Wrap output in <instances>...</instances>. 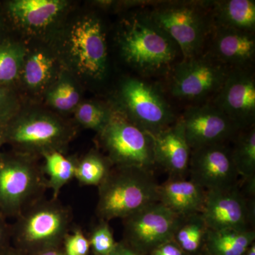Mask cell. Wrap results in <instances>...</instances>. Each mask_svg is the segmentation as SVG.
Wrapping results in <instances>:
<instances>
[{"label": "cell", "instance_id": "14", "mask_svg": "<svg viewBox=\"0 0 255 255\" xmlns=\"http://www.w3.org/2000/svg\"><path fill=\"white\" fill-rule=\"evenodd\" d=\"M214 105L238 128L253 127L255 118V81L245 68H233L215 98Z\"/></svg>", "mask_w": 255, "mask_h": 255}, {"label": "cell", "instance_id": "17", "mask_svg": "<svg viewBox=\"0 0 255 255\" xmlns=\"http://www.w3.org/2000/svg\"><path fill=\"white\" fill-rule=\"evenodd\" d=\"M211 57L225 66L245 68L254 60L255 38L253 32L214 26Z\"/></svg>", "mask_w": 255, "mask_h": 255}, {"label": "cell", "instance_id": "5", "mask_svg": "<svg viewBox=\"0 0 255 255\" xmlns=\"http://www.w3.org/2000/svg\"><path fill=\"white\" fill-rule=\"evenodd\" d=\"M119 95L122 115L150 135L165 130L177 120L163 96L145 81L127 79L121 85Z\"/></svg>", "mask_w": 255, "mask_h": 255}, {"label": "cell", "instance_id": "21", "mask_svg": "<svg viewBox=\"0 0 255 255\" xmlns=\"http://www.w3.org/2000/svg\"><path fill=\"white\" fill-rule=\"evenodd\" d=\"M254 230H209L206 252L211 255H245L255 243Z\"/></svg>", "mask_w": 255, "mask_h": 255}, {"label": "cell", "instance_id": "23", "mask_svg": "<svg viewBox=\"0 0 255 255\" xmlns=\"http://www.w3.org/2000/svg\"><path fill=\"white\" fill-rule=\"evenodd\" d=\"M209 229L201 214L181 217L173 240L187 254H194L205 245Z\"/></svg>", "mask_w": 255, "mask_h": 255}, {"label": "cell", "instance_id": "35", "mask_svg": "<svg viewBox=\"0 0 255 255\" xmlns=\"http://www.w3.org/2000/svg\"><path fill=\"white\" fill-rule=\"evenodd\" d=\"M111 255H142L135 250L122 243H117L115 249Z\"/></svg>", "mask_w": 255, "mask_h": 255}, {"label": "cell", "instance_id": "27", "mask_svg": "<svg viewBox=\"0 0 255 255\" xmlns=\"http://www.w3.org/2000/svg\"><path fill=\"white\" fill-rule=\"evenodd\" d=\"M24 56L18 45L0 43V86L9 87L20 77Z\"/></svg>", "mask_w": 255, "mask_h": 255}, {"label": "cell", "instance_id": "20", "mask_svg": "<svg viewBox=\"0 0 255 255\" xmlns=\"http://www.w3.org/2000/svg\"><path fill=\"white\" fill-rule=\"evenodd\" d=\"M214 26L253 32L255 27V1L226 0L212 1Z\"/></svg>", "mask_w": 255, "mask_h": 255}, {"label": "cell", "instance_id": "24", "mask_svg": "<svg viewBox=\"0 0 255 255\" xmlns=\"http://www.w3.org/2000/svg\"><path fill=\"white\" fill-rule=\"evenodd\" d=\"M45 160L44 172L48 175L47 187L56 199L62 188L75 176L76 162L67 158L60 151H50L42 155Z\"/></svg>", "mask_w": 255, "mask_h": 255}, {"label": "cell", "instance_id": "29", "mask_svg": "<svg viewBox=\"0 0 255 255\" xmlns=\"http://www.w3.org/2000/svg\"><path fill=\"white\" fill-rule=\"evenodd\" d=\"M47 100L53 108L67 112L78 105L80 95L73 82L63 80L50 90Z\"/></svg>", "mask_w": 255, "mask_h": 255}, {"label": "cell", "instance_id": "16", "mask_svg": "<svg viewBox=\"0 0 255 255\" xmlns=\"http://www.w3.org/2000/svg\"><path fill=\"white\" fill-rule=\"evenodd\" d=\"M151 137L155 164L168 172L170 177L184 178L189 171L191 149L179 119L165 130Z\"/></svg>", "mask_w": 255, "mask_h": 255}, {"label": "cell", "instance_id": "10", "mask_svg": "<svg viewBox=\"0 0 255 255\" xmlns=\"http://www.w3.org/2000/svg\"><path fill=\"white\" fill-rule=\"evenodd\" d=\"M230 70L212 57L183 60L174 67L170 92L183 100L200 101L221 90Z\"/></svg>", "mask_w": 255, "mask_h": 255}, {"label": "cell", "instance_id": "39", "mask_svg": "<svg viewBox=\"0 0 255 255\" xmlns=\"http://www.w3.org/2000/svg\"><path fill=\"white\" fill-rule=\"evenodd\" d=\"M3 255H22L20 254V253H16V252H6V253H4Z\"/></svg>", "mask_w": 255, "mask_h": 255}, {"label": "cell", "instance_id": "33", "mask_svg": "<svg viewBox=\"0 0 255 255\" xmlns=\"http://www.w3.org/2000/svg\"><path fill=\"white\" fill-rule=\"evenodd\" d=\"M150 255H187L174 240L166 242L150 252Z\"/></svg>", "mask_w": 255, "mask_h": 255}, {"label": "cell", "instance_id": "31", "mask_svg": "<svg viewBox=\"0 0 255 255\" xmlns=\"http://www.w3.org/2000/svg\"><path fill=\"white\" fill-rule=\"evenodd\" d=\"M65 255H88L90 249V241L80 229L67 235L65 239Z\"/></svg>", "mask_w": 255, "mask_h": 255}, {"label": "cell", "instance_id": "12", "mask_svg": "<svg viewBox=\"0 0 255 255\" xmlns=\"http://www.w3.org/2000/svg\"><path fill=\"white\" fill-rule=\"evenodd\" d=\"M201 214L209 230L252 229L250 224L253 219L254 221L255 206L237 185L206 191L205 204Z\"/></svg>", "mask_w": 255, "mask_h": 255}, {"label": "cell", "instance_id": "34", "mask_svg": "<svg viewBox=\"0 0 255 255\" xmlns=\"http://www.w3.org/2000/svg\"><path fill=\"white\" fill-rule=\"evenodd\" d=\"M11 235V227L5 222V218H0V255L4 254L3 250Z\"/></svg>", "mask_w": 255, "mask_h": 255}, {"label": "cell", "instance_id": "1", "mask_svg": "<svg viewBox=\"0 0 255 255\" xmlns=\"http://www.w3.org/2000/svg\"><path fill=\"white\" fill-rule=\"evenodd\" d=\"M124 59L143 75H162L173 69L180 50L151 18L148 11L134 14L124 23L119 36Z\"/></svg>", "mask_w": 255, "mask_h": 255}, {"label": "cell", "instance_id": "30", "mask_svg": "<svg viewBox=\"0 0 255 255\" xmlns=\"http://www.w3.org/2000/svg\"><path fill=\"white\" fill-rule=\"evenodd\" d=\"M90 248L96 255H111L117 243L114 239L113 233L107 221H101L89 238Z\"/></svg>", "mask_w": 255, "mask_h": 255}, {"label": "cell", "instance_id": "13", "mask_svg": "<svg viewBox=\"0 0 255 255\" xmlns=\"http://www.w3.org/2000/svg\"><path fill=\"white\" fill-rule=\"evenodd\" d=\"M189 171L191 180L206 191L238 185L239 175L233 162L231 149L223 143L191 150Z\"/></svg>", "mask_w": 255, "mask_h": 255}, {"label": "cell", "instance_id": "22", "mask_svg": "<svg viewBox=\"0 0 255 255\" xmlns=\"http://www.w3.org/2000/svg\"><path fill=\"white\" fill-rule=\"evenodd\" d=\"M56 62L53 55L44 50H36L25 54L21 75L25 85L30 90H43L53 79Z\"/></svg>", "mask_w": 255, "mask_h": 255}, {"label": "cell", "instance_id": "36", "mask_svg": "<svg viewBox=\"0 0 255 255\" xmlns=\"http://www.w3.org/2000/svg\"><path fill=\"white\" fill-rule=\"evenodd\" d=\"M36 255H65V253L56 249L55 248H50L45 251L39 252Z\"/></svg>", "mask_w": 255, "mask_h": 255}, {"label": "cell", "instance_id": "3", "mask_svg": "<svg viewBox=\"0 0 255 255\" xmlns=\"http://www.w3.org/2000/svg\"><path fill=\"white\" fill-rule=\"evenodd\" d=\"M205 1H166L148 11L151 18L176 43L183 60L199 56L214 26Z\"/></svg>", "mask_w": 255, "mask_h": 255}, {"label": "cell", "instance_id": "26", "mask_svg": "<svg viewBox=\"0 0 255 255\" xmlns=\"http://www.w3.org/2000/svg\"><path fill=\"white\" fill-rule=\"evenodd\" d=\"M112 165L109 159L92 152L76 162L74 177L84 185L99 186L110 173Z\"/></svg>", "mask_w": 255, "mask_h": 255}, {"label": "cell", "instance_id": "2", "mask_svg": "<svg viewBox=\"0 0 255 255\" xmlns=\"http://www.w3.org/2000/svg\"><path fill=\"white\" fill-rule=\"evenodd\" d=\"M159 185L150 169L115 166L98 186L97 216L107 222L127 219L158 202Z\"/></svg>", "mask_w": 255, "mask_h": 255}, {"label": "cell", "instance_id": "18", "mask_svg": "<svg viewBox=\"0 0 255 255\" xmlns=\"http://www.w3.org/2000/svg\"><path fill=\"white\" fill-rule=\"evenodd\" d=\"M206 191L192 180L170 177L159 185L158 202L177 216L201 214Z\"/></svg>", "mask_w": 255, "mask_h": 255}, {"label": "cell", "instance_id": "19", "mask_svg": "<svg viewBox=\"0 0 255 255\" xmlns=\"http://www.w3.org/2000/svg\"><path fill=\"white\" fill-rule=\"evenodd\" d=\"M60 0H14L7 3L10 16L23 27L41 29L49 26L65 9Z\"/></svg>", "mask_w": 255, "mask_h": 255}, {"label": "cell", "instance_id": "9", "mask_svg": "<svg viewBox=\"0 0 255 255\" xmlns=\"http://www.w3.org/2000/svg\"><path fill=\"white\" fill-rule=\"evenodd\" d=\"M66 51L78 73L102 80L107 73V46L100 20L87 16L73 23L67 36Z\"/></svg>", "mask_w": 255, "mask_h": 255}, {"label": "cell", "instance_id": "38", "mask_svg": "<svg viewBox=\"0 0 255 255\" xmlns=\"http://www.w3.org/2000/svg\"><path fill=\"white\" fill-rule=\"evenodd\" d=\"M4 143V135H3L2 128H0V148Z\"/></svg>", "mask_w": 255, "mask_h": 255}, {"label": "cell", "instance_id": "32", "mask_svg": "<svg viewBox=\"0 0 255 255\" xmlns=\"http://www.w3.org/2000/svg\"><path fill=\"white\" fill-rule=\"evenodd\" d=\"M16 101L8 87L0 86V128L14 117Z\"/></svg>", "mask_w": 255, "mask_h": 255}, {"label": "cell", "instance_id": "8", "mask_svg": "<svg viewBox=\"0 0 255 255\" xmlns=\"http://www.w3.org/2000/svg\"><path fill=\"white\" fill-rule=\"evenodd\" d=\"M18 216L11 234L21 244L41 247L42 251L65 239L71 222L70 211L54 201L36 203Z\"/></svg>", "mask_w": 255, "mask_h": 255}, {"label": "cell", "instance_id": "40", "mask_svg": "<svg viewBox=\"0 0 255 255\" xmlns=\"http://www.w3.org/2000/svg\"><path fill=\"white\" fill-rule=\"evenodd\" d=\"M0 218H5V216L2 214V213L1 212V211H0Z\"/></svg>", "mask_w": 255, "mask_h": 255}, {"label": "cell", "instance_id": "4", "mask_svg": "<svg viewBox=\"0 0 255 255\" xmlns=\"http://www.w3.org/2000/svg\"><path fill=\"white\" fill-rule=\"evenodd\" d=\"M30 156L0 152V211L19 216L43 188L47 179Z\"/></svg>", "mask_w": 255, "mask_h": 255}, {"label": "cell", "instance_id": "15", "mask_svg": "<svg viewBox=\"0 0 255 255\" xmlns=\"http://www.w3.org/2000/svg\"><path fill=\"white\" fill-rule=\"evenodd\" d=\"M179 119L191 150L223 143L240 130L226 114L209 104L188 109Z\"/></svg>", "mask_w": 255, "mask_h": 255}, {"label": "cell", "instance_id": "6", "mask_svg": "<svg viewBox=\"0 0 255 255\" xmlns=\"http://www.w3.org/2000/svg\"><path fill=\"white\" fill-rule=\"evenodd\" d=\"M2 132L4 143L9 142L20 154L28 156L59 151L73 134L59 119L41 114L12 118L2 128Z\"/></svg>", "mask_w": 255, "mask_h": 255}, {"label": "cell", "instance_id": "7", "mask_svg": "<svg viewBox=\"0 0 255 255\" xmlns=\"http://www.w3.org/2000/svg\"><path fill=\"white\" fill-rule=\"evenodd\" d=\"M100 133L112 164L152 170L156 164L152 137L122 114H113Z\"/></svg>", "mask_w": 255, "mask_h": 255}, {"label": "cell", "instance_id": "37", "mask_svg": "<svg viewBox=\"0 0 255 255\" xmlns=\"http://www.w3.org/2000/svg\"><path fill=\"white\" fill-rule=\"evenodd\" d=\"M255 255V243L251 245V247L248 248L246 255Z\"/></svg>", "mask_w": 255, "mask_h": 255}, {"label": "cell", "instance_id": "25", "mask_svg": "<svg viewBox=\"0 0 255 255\" xmlns=\"http://www.w3.org/2000/svg\"><path fill=\"white\" fill-rule=\"evenodd\" d=\"M233 162L238 175L244 182L255 179V129L248 128L236 138L231 149Z\"/></svg>", "mask_w": 255, "mask_h": 255}, {"label": "cell", "instance_id": "41", "mask_svg": "<svg viewBox=\"0 0 255 255\" xmlns=\"http://www.w3.org/2000/svg\"><path fill=\"white\" fill-rule=\"evenodd\" d=\"M206 253H207V254H206V255H211L209 254V253H208L207 252H206Z\"/></svg>", "mask_w": 255, "mask_h": 255}, {"label": "cell", "instance_id": "28", "mask_svg": "<svg viewBox=\"0 0 255 255\" xmlns=\"http://www.w3.org/2000/svg\"><path fill=\"white\" fill-rule=\"evenodd\" d=\"M113 114L102 106L85 102L79 106L76 119L79 123L87 128L101 132L110 122Z\"/></svg>", "mask_w": 255, "mask_h": 255}, {"label": "cell", "instance_id": "11", "mask_svg": "<svg viewBox=\"0 0 255 255\" xmlns=\"http://www.w3.org/2000/svg\"><path fill=\"white\" fill-rule=\"evenodd\" d=\"M181 217L161 203H154L124 219L126 237L137 253H150L173 240Z\"/></svg>", "mask_w": 255, "mask_h": 255}]
</instances>
